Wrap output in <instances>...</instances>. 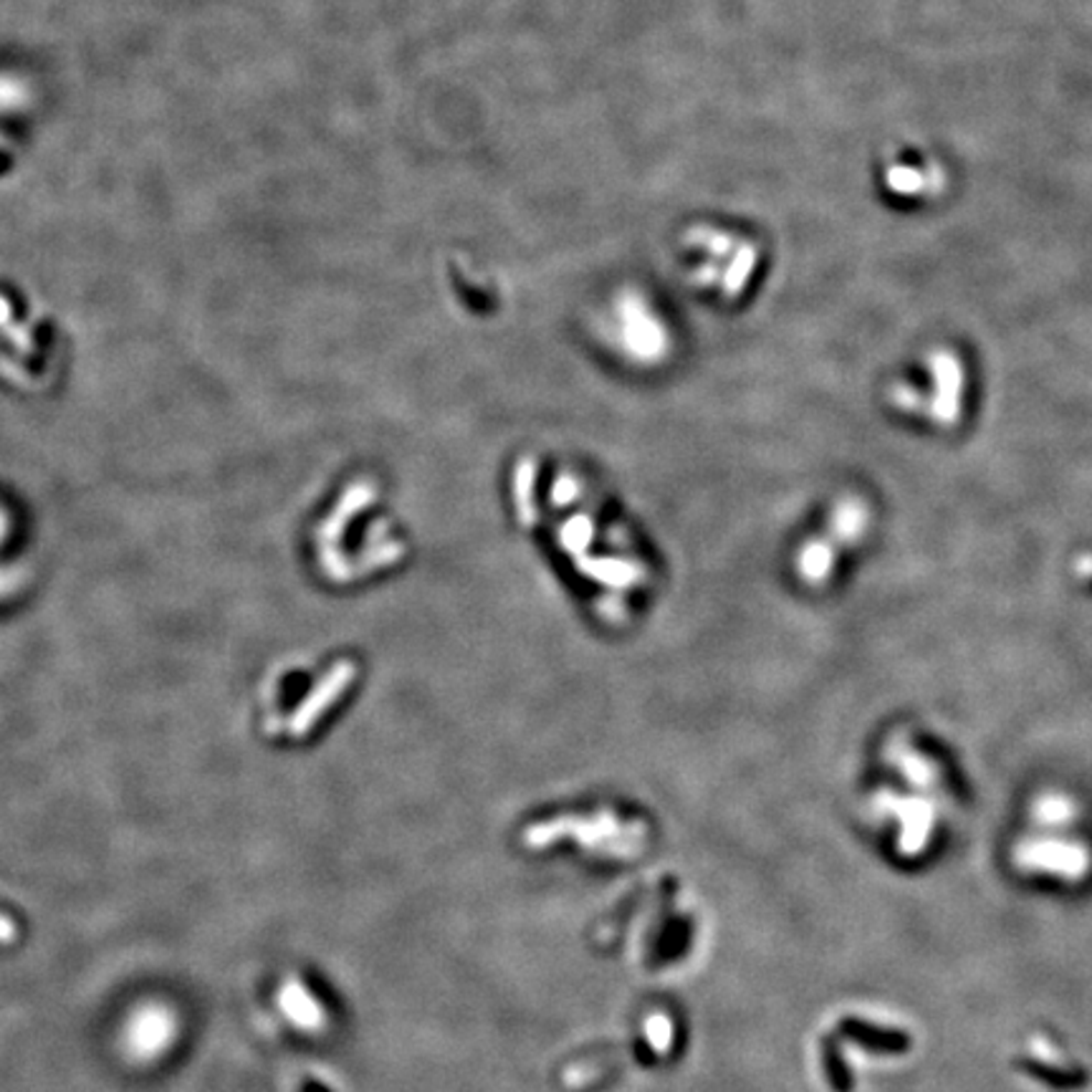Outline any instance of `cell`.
Instances as JSON below:
<instances>
[{
	"label": "cell",
	"instance_id": "1",
	"mask_svg": "<svg viewBox=\"0 0 1092 1092\" xmlns=\"http://www.w3.org/2000/svg\"><path fill=\"white\" fill-rule=\"evenodd\" d=\"M929 392H919L913 384L895 382L890 390V403L905 415H923L925 421L941 427L954 425L964 410L966 374L954 352L939 349L929 360Z\"/></svg>",
	"mask_w": 1092,
	"mask_h": 1092
},
{
	"label": "cell",
	"instance_id": "2",
	"mask_svg": "<svg viewBox=\"0 0 1092 1092\" xmlns=\"http://www.w3.org/2000/svg\"><path fill=\"white\" fill-rule=\"evenodd\" d=\"M842 1029L852 1039H858V1042H862L865 1047H870V1050H878V1052H903L905 1047L911 1045V1039H908L905 1035H898V1032H893V1029L888 1032V1029H880V1027L868 1025V1021H860V1019L842 1021Z\"/></svg>",
	"mask_w": 1092,
	"mask_h": 1092
},
{
	"label": "cell",
	"instance_id": "3",
	"mask_svg": "<svg viewBox=\"0 0 1092 1092\" xmlns=\"http://www.w3.org/2000/svg\"><path fill=\"white\" fill-rule=\"evenodd\" d=\"M1021 1068H1025L1029 1074H1035L1037 1080H1042V1082H1047V1085L1060 1088V1090H1070V1088L1085 1085V1074H1080V1072H1062V1070L1050 1068V1064H1042V1062H1037V1060L1021 1062Z\"/></svg>",
	"mask_w": 1092,
	"mask_h": 1092
},
{
	"label": "cell",
	"instance_id": "4",
	"mask_svg": "<svg viewBox=\"0 0 1092 1092\" xmlns=\"http://www.w3.org/2000/svg\"><path fill=\"white\" fill-rule=\"evenodd\" d=\"M1074 566H1078V574L1080 576H1092V554L1080 556V562L1074 564Z\"/></svg>",
	"mask_w": 1092,
	"mask_h": 1092
}]
</instances>
